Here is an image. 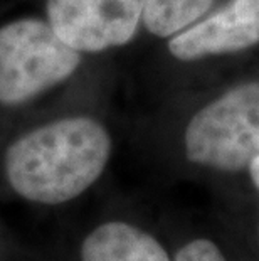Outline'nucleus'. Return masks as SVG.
<instances>
[{"label": "nucleus", "instance_id": "nucleus-1", "mask_svg": "<svg viewBox=\"0 0 259 261\" xmlns=\"http://www.w3.org/2000/svg\"><path fill=\"white\" fill-rule=\"evenodd\" d=\"M114 137L91 113H66L12 133L0 145V194L34 207L81 201L111 165Z\"/></svg>", "mask_w": 259, "mask_h": 261}, {"label": "nucleus", "instance_id": "nucleus-2", "mask_svg": "<svg viewBox=\"0 0 259 261\" xmlns=\"http://www.w3.org/2000/svg\"><path fill=\"white\" fill-rule=\"evenodd\" d=\"M175 167L211 179L244 175L259 155V77L238 81L195 110L170 148Z\"/></svg>", "mask_w": 259, "mask_h": 261}, {"label": "nucleus", "instance_id": "nucleus-3", "mask_svg": "<svg viewBox=\"0 0 259 261\" xmlns=\"http://www.w3.org/2000/svg\"><path fill=\"white\" fill-rule=\"evenodd\" d=\"M84 54L68 46L44 15L0 24V108L29 107L78 74Z\"/></svg>", "mask_w": 259, "mask_h": 261}, {"label": "nucleus", "instance_id": "nucleus-4", "mask_svg": "<svg viewBox=\"0 0 259 261\" xmlns=\"http://www.w3.org/2000/svg\"><path fill=\"white\" fill-rule=\"evenodd\" d=\"M25 261H174V253L160 223L113 207L27 246Z\"/></svg>", "mask_w": 259, "mask_h": 261}, {"label": "nucleus", "instance_id": "nucleus-5", "mask_svg": "<svg viewBox=\"0 0 259 261\" xmlns=\"http://www.w3.org/2000/svg\"><path fill=\"white\" fill-rule=\"evenodd\" d=\"M147 0H44L42 15L84 56L121 49L143 29Z\"/></svg>", "mask_w": 259, "mask_h": 261}, {"label": "nucleus", "instance_id": "nucleus-6", "mask_svg": "<svg viewBox=\"0 0 259 261\" xmlns=\"http://www.w3.org/2000/svg\"><path fill=\"white\" fill-rule=\"evenodd\" d=\"M165 42L187 64L251 51L259 46V0H225Z\"/></svg>", "mask_w": 259, "mask_h": 261}, {"label": "nucleus", "instance_id": "nucleus-7", "mask_svg": "<svg viewBox=\"0 0 259 261\" xmlns=\"http://www.w3.org/2000/svg\"><path fill=\"white\" fill-rule=\"evenodd\" d=\"M160 226L172 248L174 261H238L219 224L211 229L185 221L163 219Z\"/></svg>", "mask_w": 259, "mask_h": 261}, {"label": "nucleus", "instance_id": "nucleus-8", "mask_svg": "<svg viewBox=\"0 0 259 261\" xmlns=\"http://www.w3.org/2000/svg\"><path fill=\"white\" fill-rule=\"evenodd\" d=\"M217 0H147L143 31L167 41L195 24L216 7Z\"/></svg>", "mask_w": 259, "mask_h": 261}, {"label": "nucleus", "instance_id": "nucleus-9", "mask_svg": "<svg viewBox=\"0 0 259 261\" xmlns=\"http://www.w3.org/2000/svg\"><path fill=\"white\" fill-rule=\"evenodd\" d=\"M217 224L242 256L259 261V196L229 199V207Z\"/></svg>", "mask_w": 259, "mask_h": 261}, {"label": "nucleus", "instance_id": "nucleus-10", "mask_svg": "<svg viewBox=\"0 0 259 261\" xmlns=\"http://www.w3.org/2000/svg\"><path fill=\"white\" fill-rule=\"evenodd\" d=\"M27 246L10 234L0 221V261H25Z\"/></svg>", "mask_w": 259, "mask_h": 261}, {"label": "nucleus", "instance_id": "nucleus-11", "mask_svg": "<svg viewBox=\"0 0 259 261\" xmlns=\"http://www.w3.org/2000/svg\"><path fill=\"white\" fill-rule=\"evenodd\" d=\"M244 179L247 186L251 187V192L254 196H259V155L249 164V167H247L244 174Z\"/></svg>", "mask_w": 259, "mask_h": 261}, {"label": "nucleus", "instance_id": "nucleus-12", "mask_svg": "<svg viewBox=\"0 0 259 261\" xmlns=\"http://www.w3.org/2000/svg\"><path fill=\"white\" fill-rule=\"evenodd\" d=\"M225 238H227V236H225ZM229 243H231V241H229ZM233 248H234V246H233ZM234 253H236V256L239 258V261H249V259H246L244 256H242V254H241V253H239V251H238V249H236V248H234Z\"/></svg>", "mask_w": 259, "mask_h": 261}, {"label": "nucleus", "instance_id": "nucleus-13", "mask_svg": "<svg viewBox=\"0 0 259 261\" xmlns=\"http://www.w3.org/2000/svg\"><path fill=\"white\" fill-rule=\"evenodd\" d=\"M222 232H224V231H222ZM231 246H233V244H231ZM233 249H234V248H233ZM234 254H236V253H234ZM236 259H238V261H239V258H238V256H236Z\"/></svg>", "mask_w": 259, "mask_h": 261}]
</instances>
